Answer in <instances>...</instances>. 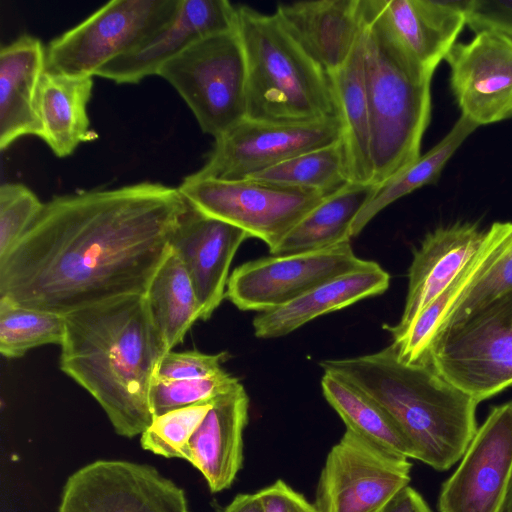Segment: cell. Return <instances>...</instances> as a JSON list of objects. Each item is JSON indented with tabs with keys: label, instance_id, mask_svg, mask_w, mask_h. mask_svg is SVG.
I'll return each mask as SVG.
<instances>
[{
	"label": "cell",
	"instance_id": "cell-1",
	"mask_svg": "<svg viewBox=\"0 0 512 512\" xmlns=\"http://www.w3.org/2000/svg\"><path fill=\"white\" fill-rule=\"evenodd\" d=\"M188 206L152 182L55 196L0 259V298L66 316L144 295Z\"/></svg>",
	"mask_w": 512,
	"mask_h": 512
},
{
	"label": "cell",
	"instance_id": "cell-2",
	"mask_svg": "<svg viewBox=\"0 0 512 512\" xmlns=\"http://www.w3.org/2000/svg\"><path fill=\"white\" fill-rule=\"evenodd\" d=\"M61 371L100 405L115 432L141 435L151 424L150 395L167 353L144 295H127L65 316Z\"/></svg>",
	"mask_w": 512,
	"mask_h": 512
},
{
	"label": "cell",
	"instance_id": "cell-3",
	"mask_svg": "<svg viewBox=\"0 0 512 512\" xmlns=\"http://www.w3.org/2000/svg\"><path fill=\"white\" fill-rule=\"evenodd\" d=\"M320 366L379 404L414 447L416 460L435 470H448L460 461L478 429V402L428 362L400 361L392 343L372 354L324 360Z\"/></svg>",
	"mask_w": 512,
	"mask_h": 512
},
{
	"label": "cell",
	"instance_id": "cell-4",
	"mask_svg": "<svg viewBox=\"0 0 512 512\" xmlns=\"http://www.w3.org/2000/svg\"><path fill=\"white\" fill-rule=\"evenodd\" d=\"M363 57L371 128L373 184L380 186L419 158L431 117V81L363 0Z\"/></svg>",
	"mask_w": 512,
	"mask_h": 512
},
{
	"label": "cell",
	"instance_id": "cell-5",
	"mask_svg": "<svg viewBox=\"0 0 512 512\" xmlns=\"http://www.w3.org/2000/svg\"><path fill=\"white\" fill-rule=\"evenodd\" d=\"M247 68V118L305 124L339 117L328 74L277 16L236 6Z\"/></svg>",
	"mask_w": 512,
	"mask_h": 512
},
{
	"label": "cell",
	"instance_id": "cell-6",
	"mask_svg": "<svg viewBox=\"0 0 512 512\" xmlns=\"http://www.w3.org/2000/svg\"><path fill=\"white\" fill-rule=\"evenodd\" d=\"M159 76L215 139L247 118V68L237 28L207 36L165 63Z\"/></svg>",
	"mask_w": 512,
	"mask_h": 512
},
{
	"label": "cell",
	"instance_id": "cell-7",
	"mask_svg": "<svg viewBox=\"0 0 512 512\" xmlns=\"http://www.w3.org/2000/svg\"><path fill=\"white\" fill-rule=\"evenodd\" d=\"M478 403L512 385V291L434 336L427 360Z\"/></svg>",
	"mask_w": 512,
	"mask_h": 512
},
{
	"label": "cell",
	"instance_id": "cell-8",
	"mask_svg": "<svg viewBox=\"0 0 512 512\" xmlns=\"http://www.w3.org/2000/svg\"><path fill=\"white\" fill-rule=\"evenodd\" d=\"M181 0H112L46 48L45 71L93 76L169 23Z\"/></svg>",
	"mask_w": 512,
	"mask_h": 512
},
{
	"label": "cell",
	"instance_id": "cell-9",
	"mask_svg": "<svg viewBox=\"0 0 512 512\" xmlns=\"http://www.w3.org/2000/svg\"><path fill=\"white\" fill-rule=\"evenodd\" d=\"M201 213L262 240L269 251L326 195L254 179L218 180L187 176L177 187Z\"/></svg>",
	"mask_w": 512,
	"mask_h": 512
},
{
	"label": "cell",
	"instance_id": "cell-10",
	"mask_svg": "<svg viewBox=\"0 0 512 512\" xmlns=\"http://www.w3.org/2000/svg\"><path fill=\"white\" fill-rule=\"evenodd\" d=\"M412 464L346 429L327 454L313 507L316 512H378L408 486Z\"/></svg>",
	"mask_w": 512,
	"mask_h": 512
},
{
	"label": "cell",
	"instance_id": "cell-11",
	"mask_svg": "<svg viewBox=\"0 0 512 512\" xmlns=\"http://www.w3.org/2000/svg\"><path fill=\"white\" fill-rule=\"evenodd\" d=\"M343 139L339 117L305 124H278L245 118L215 139L197 179L242 180L303 153Z\"/></svg>",
	"mask_w": 512,
	"mask_h": 512
},
{
	"label": "cell",
	"instance_id": "cell-12",
	"mask_svg": "<svg viewBox=\"0 0 512 512\" xmlns=\"http://www.w3.org/2000/svg\"><path fill=\"white\" fill-rule=\"evenodd\" d=\"M367 262L355 255L350 241L320 250L261 257L233 270L225 298L242 311L274 310Z\"/></svg>",
	"mask_w": 512,
	"mask_h": 512
},
{
	"label": "cell",
	"instance_id": "cell-13",
	"mask_svg": "<svg viewBox=\"0 0 512 512\" xmlns=\"http://www.w3.org/2000/svg\"><path fill=\"white\" fill-rule=\"evenodd\" d=\"M58 512H189L184 490L156 468L97 460L71 474Z\"/></svg>",
	"mask_w": 512,
	"mask_h": 512
},
{
	"label": "cell",
	"instance_id": "cell-14",
	"mask_svg": "<svg viewBox=\"0 0 512 512\" xmlns=\"http://www.w3.org/2000/svg\"><path fill=\"white\" fill-rule=\"evenodd\" d=\"M512 479V400L493 407L454 473L442 484L439 512H504Z\"/></svg>",
	"mask_w": 512,
	"mask_h": 512
},
{
	"label": "cell",
	"instance_id": "cell-15",
	"mask_svg": "<svg viewBox=\"0 0 512 512\" xmlns=\"http://www.w3.org/2000/svg\"><path fill=\"white\" fill-rule=\"evenodd\" d=\"M461 115L476 125L512 119V40L481 31L456 42L444 59Z\"/></svg>",
	"mask_w": 512,
	"mask_h": 512
},
{
	"label": "cell",
	"instance_id": "cell-16",
	"mask_svg": "<svg viewBox=\"0 0 512 512\" xmlns=\"http://www.w3.org/2000/svg\"><path fill=\"white\" fill-rule=\"evenodd\" d=\"M237 9L227 0H181L172 20L133 51L100 67L95 75L135 84L195 42L236 28Z\"/></svg>",
	"mask_w": 512,
	"mask_h": 512
},
{
	"label": "cell",
	"instance_id": "cell-17",
	"mask_svg": "<svg viewBox=\"0 0 512 512\" xmlns=\"http://www.w3.org/2000/svg\"><path fill=\"white\" fill-rule=\"evenodd\" d=\"M248 238L242 229L207 216L190 204L180 218L170 250L189 274L200 305V320H208L225 298L232 260Z\"/></svg>",
	"mask_w": 512,
	"mask_h": 512
},
{
	"label": "cell",
	"instance_id": "cell-18",
	"mask_svg": "<svg viewBox=\"0 0 512 512\" xmlns=\"http://www.w3.org/2000/svg\"><path fill=\"white\" fill-rule=\"evenodd\" d=\"M275 15L328 75L346 63L364 27L363 0L283 3Z\"/></svg>",
	"mask_w": 512,
	"mask_h": 512
},
{
	"label": "cell",
	"instance_id": "cell-19",
	"mask_svg": "<svg viewBox=\"0 0 512 512\" xmlns=\"http://www.w3.org/2000/svg\"><path fill=\"white\" fill-rule=\"evenodd\" d=\"M474 224L442 227L426 235L414 252L408 273V291L400 321L384 325L393 341L450 284L475 254L484 239Z\"/></svg>",
	"mask_w": 512,
	"mask_h": 512
},
{
	"label": "cell",
	"instance_id": "cell-20",
	"mask_svg": "<svg viewBox=\"0 0 512 512\" xmlns=\"http://www.w3.org/2000/svg\"><path fill=\"white\" fill-rule=\"evenodd\" d=\"M248 409L249 397L239 381L213 399L183 451L182 459L202 473L213 493L230 488L242 468Z\"/></svg>",
	"mask_w": 512,
	"mask_h": 512
},
{
	"label": "cell",
	"instance_id": "cell-21",
	"mask_svg": "<svg viewBox=\"0 0 512 512\" xmlns=\"http://www.w3.org/2000/svg\"><path fill=\"white\" fill-rule=\"evenodd\" d=\"M465 1L372 0V4L406 52L433 75L466 25Z\"/></svg>",
	"mask_w": 512,
	"mask_h": 512
},
{
	"label": "cell",
	"instance_id": "cell-22",
	"mask_svg": "<svg viewBox=\"0 0 512 512\" xmlns=\"http://www.w3.org/2000/svg\"><path fill=\"white\" fill-rule=\"evenodd\" d=\"M46 49L22 35L0 50V150L26 135L42 138L37 92L45 72Z\"/></svg>",
	"mask_w": 512,
	"mask_h": 512
},
{
	"label": "cell",
	"instance_id": "cell-23",
	"mask_svg": "<svg viewBox=\"0 0 512 512\" xmlns=\"http://www.w3.org/2000/svg\"><path fill=\"white\" fill-rule=\"evenodd\" d=\"M389 283L388 272L376 262L368 261L365 266L331 279L284 306L258 313L252 321L254 334L261 339L287 335L317 317L384 293Z\"/></svg>",
	"mask_w": 512,
	"mask_h": 512
},
{
	"label": "cell",
	"instance_id": "cell-24",
	"mask_svg": "<svg viewBox=\"0 0 512 512\" xmlns=\"http://www.w3.org/2000/svg\"><path fill=\"white\" fill-rule=\"evenodd\" d=\"M92 76H68L45 71L37 92V112L42 138L57 157H66L98 134L90 128L87 105Z\"/></svg>",
	"mask_w": 512,
	"mask_h": 512
},
{
	"label": "cell",
	"instance_id": "cell-25",
	"mask_svg": "<svg viewBox=\"0 0 512 512\" xmlns=\"http://www.w3.org/2000/svg\"><path fill=\"white\" fill-rule=\"evenodd\" d=\"M330 78L343 127V145L349 179L373 184L371 128L364 77L363 31L352 54Z\"/></svg>",
	"mask_w": 512,
	"mask_h": 512
},
{
	"label": "cell",
	"instance_id": "cell-26",
	"mask_svg": "<svg viewBox=\"0 0 512 512\" xmlns=\"http://www.w3.org/2000/svg\"><path fill=\"white\" fill-rule=\"evenodd\" d=\"M374 184L349 183L327 195L272 249L284 255L325 249L351 240V225L374 195Z\"/></svg>",
	"mask_w": 512,
	"mask_h": 512
},
{
	"label": "cell",
	"instance_id": "cell-27",
	"mask_svg": "<svg viewBox=\"0 0 512 512\" xmlns=\"http://www.w3.org/2000/svg\"><path fill=\"white\" fill-rule=\"evenodd\" d=\"M144 298L152 326L166 352L184 341L200 320L201 310L189 274L170 250L152 278Z\"/></svg>",
	"mask_w": 512,
	"mask_h": 512
},
{
	"label": "cell",
	"instance_id": "cell-28",
	"mask_svg": "<svg viewBox=\"0 0 512 512\" xmlns=\"http://www.w3.org/2000/svg\"><path fill=\"white\" fill-rule=\"evenodd\" d=\"M506 222H495L485 232L484 239L467 264L410 324L404 334L392 341L400 361L407 364L423 363L427 360L432 340L445 315L468 288L484 271L495 255L505 234Z\"/></svg>",
	"mask_w": 512,
	"mask_h": 512
},
{
	"label": "cell",
	"instance_id": "cell-29",
	"mask_svg": "<svg viewBox=\"0 0 512 512\" xmlns=\"http://www.w3.org/2000/svg\"><path fill=\"white\" fill-rule=\"evenodd\" d=\"M323 395L346 425L371 443L394 455L416 459L414 447L394 419L364 392L325 372L321 379Z\"/></svg>",
	"mask_w": 512,
	"mask_h": 512
},
{
	"label": "cell",
	"instance_id": "cell-30",
	"mask_svg": "<svg viewBox=\"0 0 512 512\" xmlns=\"http://www.w3.org/2000/svg\"><path fill=\"white\" fill-rule=\"evenodd\" d=\"M477 127L479 126L461 115L448 134L432 149L378 186L374 195L354 219L350 237L358 236L379 212L396 200L434 183L448 160Z\"/></svg>",
	"mask_w": 512,
	"mask_h": 512
},
{
	"label": "cell",
	"instance_id": "cell-31",
	"mask_svg": "<svg viewBox=\"0 0 512 512\" xmlns=\"http://www.w3.org/2000/svg\"><path fill=\"white\" fill-rule=\"evenodd\" d=\"M330 195L351 183L343 140L295 156L248 178Z\"/></svg>",
	"mask_w": 512,
	"mask_h": 512
},
{
	"label": "cell",
	"instance_id": "cell-32",
	"mask_svg": "<svg viewBox=\"0 0 512 512\" xmlns=\"http://www.w3.org/2000/svg\"><path fill=\"white\" fill-rule=\"evenodd\" d=\"M65 336V316L17 304L0 298V353L19 358L29 350L61 345Z\"/></svg>",
	"mask_w": 512,
	"mask_h": 512
},
{
	"label": "cell",
	"instance_id": "cell-33",
	"mask_svg": "<svg viewBox=\"0 0 512 512\" xmlns=\"http://www.w3.org/2000/svg\"><path fill=\"white\" fill-rule=\"evenodd\" d=\"M512 291V222L484 271L468 286L445 315L438 331L463 320ZM436 332V334H437ZM435 334V335H436Z\"/></svg>",
	"mask_w": 512,
	"mask_h": 512
},
{
	"label": "cell",
	"instance_id": "cell-34",
	"mask_svg": "<svg viewBox=\"0 0 512 512\" xmlns=\"http://www.w3.org/2000/svg\"><path fill=\"white\" fill-rule=\"evenodd\" d=\"M212 401L154 417L140 435L142 448L165 458H182L189 439L211 409Z\"/></svg>",
	"mask_w": 512,
	"mask_h": 512
},
{
	"label": "cell",
	"instance_id": "cell-35",
	"mask_svg": "<svg viewBox=\"0 0 512 512\" xmlns=\"http://www.w3.org/2000/svg\"><path fill=\"white\" fill-rule=\"evenodd\" d=\"M238 382V378L224 369L202 378L155 380L150 395L153 418L171 410L212 401Z\"/></svg>",
	"mask_w": 512,
	"mask_h": 512
},
{
	"label": "cell",
	"instance_id": "cell-36",
	"mask_svg": "<svg viewBox=\"0 0 512 512\" xmlns=\"http://www.w3.org/2000/svg\"><path fill=\"white\" fill-rule=\"evenodd\" d=\"M43 204L23 184L4 183L0 186V259L21 239Z\"/></svg>",
	"mask_w": 512,
	"mask_h": 512
},
{
	"label": "cell",
	"instance_id": "cell-37",
	"mask_svg": "<svg viewBox=\"0 0 512 512\" xmlns=\"http://www.w3.org/2000/svg\"><path fill=\"white\" fill-rule=\"evenodd\" d=\"M229 357V353L225 351L208 354L197 350H171L162 357L155 380H185L211 376L223 370L222 364Z\"/></svg>",
	"mask_w": 512,
	"mask_h": 512
},
{
	"label": "cell",
	"instance_id": "cell-38",
	"mask_svg": "<svg viewBox=\"0 0 512 512\" xmlns=\"http://www.w3.org/2000/svg\"><path fill=\"white\" fill-rule=\"evenodd\" d=\"M465 16L475 34L494 31L512 40V0H466Z\"/></svg>",
	"mask_w": 512,
	"mask_h": 512
},
{
	"label": "cell",
	"instance_id": "cell-39",
	"mask_svg": "<svg viewBox=\"0 0 512 512\" xmlns=\"http://www.w3.org/2000/svg\"><path fill=\"white\" fill-rule=\"evenodd\" d=\"M266 512H316L303 494L279 479L259 491Z\"/></svg>",
	"mask_w": 512,
	"mask_h": 512
},
{
	"label": "cell",
	"instance_id": "cell-40",
	"mask_svg": "<svg viewBox=\"0 0 512 512\" xmlns=\"http://www.w3.org/2000/svg\"><path fill=\"white\" fill-rule=\"evenodd\" d=\"M378 512H432L422 495L409 485L397 492Z\"/></svg>",
	"mask_w": 512,
	"mask_h": 512
},
{
	"label": "cell",
	"instance_id": "cell-41",
	"mask_svg": "<svg viewBox=\"0 0 512 512\" xmlns=\"http://www.w3.org/2000/svg\"><path fill=\"white\" fill-rule=\"evenodd\" d=\"M223 512H266V510L258 491L236 495Z\"/></svg>",
	"mask_w": 512,
	"mask_h": 512
},
{
	"label": "cell",
	"instance_id": "cell-42",
	"mask_svg": "<svg viewBox=\"0 0 512 512\" xmlns=\"http://www.w3.org/2000/svg\"><path fill=\"white\" fill-rule=\"evenodd\" d=\"M504 512H512V479L504 506Z\"/></svg>",
	"mask_w": 512,
	"mask_h": 512
}]
</instances>
